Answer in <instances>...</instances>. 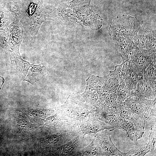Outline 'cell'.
<instances>
[{
	"label": "cell",
	"mask_w": 156,
	"mask_h": 156,
	"mask_svg": "<svg viewBox=\"0 0 156 156\" xmlns=\"http://www.w3.org/2000/svg\"><path fill=\"white\" fill-rule=\"evenodd\" d=\"M130 62L140 77L145 70L156 61V51L151 49H141L134 46L132 51Z\"/></svg>",
	"instance_id": "cell-2"
},
{
	"label": "cell",
	"mask_w": 156,
	"mask_h": 156,
	"mask_svg": "<svg viewBox=\"0 0 156 156\" xmlns=\"http://www.w3.org/2000/svg\"><path fill=\"white\" fill-rule=\"evenodd\" d=\"M91 0H73L64 5L65 8H72L87 4H90Z\"/></svg>",
	"instance_id": "cell-22"
},
{
	"label": "cell",
	"mask_w": 156,
	"mask_h": 156,
	"mask_svg": "<svg viewBox=\"0 0 156 156\" xmlns=\"http://www.w3.org/2000/svg\"><path fill=\"white\" fill-rule=\"evenodd\" d=\"M83 6L76 12L80 21L83 25L90 27L92 29H99L102 26V19L94 13L90 4Z\"/></svg>",
	"instance_id": "cell-4"
},
{
	"label": "cell",
	"mask_w": 156,
	"mask_h": 156,
	"mask_svg": "<svg viewBox=\"0 0 156 156\" xmlns=\"http://www.w3.org/2000/svg\"><path fill=\"white\" fill-rule=\"evenodd\" d=\"M122 64L123 76L129 90V96H137L136 90L138 83L139 80L143 76H139L129 60Z\"/></svg>",
	"instance_id": "cell-5"
},
{
	"label": "cell",
	"mask_w": 156,
	"mask_h": 156,
	"mask_svg": "<svg viewBox=\"0 0 156 156\" xmlns=\"http://www.w3.org/2000/svg\"><path fill=\"white\" fill-rule=\"evenodd\" d=\"M23 31L22 25L17 17L9 27L8 49V51H18L23 39Z\"/></svg>",
	"instance_id": "cell-6"
},
{
	"label": "cell",
	"mask_w": 156,
	"mask_h": 156,
	"mask_svg": "<svg viewBox=\"0 0 156 156\" xmlns=\"http://www.w3.org/2000/svg\"><path fill=\"white\" fill-rule=\"evenodd\" d=\"M59 137L58 135H54L49 138V142L51 144H55L59 140Z\"/></svg>",
	"instance_id": "cell-25"
},
{
	"label": "cell",
	"mask_w": 156,
	"mask_h": 156,
	"mask_svg": "<svg viewBox=\"0 0 156 156\" xmlns=\"http://www.w3.org/2000/svg\"><path fill=\"white\" fill-rule=\"evenodd\" d=\"M95 112L99 120L108 124L114 129H121L120 118L116 109H111L102 105Z\"/></svg>",
	"instance_id": "cell-7"
},
{
	"label": "cell",
	"mask_w": 156,
	"mask_h": 156,
	"mask_svg": "<svg viewBox=\"0 0 156 156\" xmlns=\"http://www.w3.org/2000/svg\"><path fill=\"white\" fill-rule=\"evenodd\" d=\"M121 129L124 130L128 136L132 141H136L141 138L144 133L145 124L133 121L120 118Z\"/></svg>",
	"instance_id": "cell-8"
},
{
	"label": "cell",
	"mask_w": 156,
	"mask_h": 156,
	"mask_svg": "<svg viewBox=\"0 0 156 156\" xmlns=\"http://www.w3.org/2000/svg\"><path fill=\"white\" fill-rule=\"evenodd\" d=\"M156 61L149 66L144 70V78L152 88L156 91Z\"/></svg>",
	"instance_id": "cell-17"
},
{
	"label": "cell",
	"mask_w": 156,
	"mask_h": 156,
	"mask_svg": "<svg viewBox=\"0 0 156 156\" xmlns=\"http://www.w3.org/2000/svg\"><path fill=\"white\" fill-rule=\"evenodd\" d=\"M149 139L148 143L146 144L150 152H156V126L151 127Z\"/></svg>",
	"instance_id": "cell-20"
},
{
	"label": "cell",
	"mask_w": 156,
	"mask_h": 156,
	"mask_svg": "<svg viewBox=\"0 0 156 156\" xmlns=\"http://www.w3.org/2000/svg\"><path fill=\"white\" fill-rule=\"evenodd\" d=\"M15 19V16L8 9L0 6V31L9 28Z\"/></svg>",
	"instance_id": "cell-16"
},
{
	"label": "cell",
	"mask_w": 156,
	"mask_h": 156,
	"mask_svg": "<svg viewBox=\"0 0 156 156\" xmlns=\"http://www.w3.org/2000/svg\"><path fill=\"white\" fill-rule=\"evenodd\" d=\"M9 28L0 31V46L8 51Z\"/></svg>",
	"instance_id": "cell-21"
},
{
	"label": "cell",
	"mask_w": 156,
	"mask_h": 156,
	"mask_svg": "<svg viewBox=\"0 0 156 156\" xmlns=\"http://www.w3.org/2000/svg\"><path fill=\"white\" fill-rule=\"evenodd\" d=\"M136 93L138 96L141 98L150 100L156 98V91L146 81L143 77L138 81Z\"/></svg>",
	"instance_id": "cell-13"
},
{
	"label": "cell",
	"mask_w": 156,
	"mask_h": 156,
	"mask_svg": "<svg viewBox=\"0 0 156 156\" xmlns=\"http://www.w3.org/2000/svg\"><path fill=\"white\" fill-rule=\"evenodd\" d=\"M75 142H70L65 144L63 147L62 150L65 153H68L71 152L76 146Z\"/></svg>",
	"instance_id": "cell-24"
},
{
	"label": "cell",
	"mask_w": 156,
	"mask_h": 156,
	"mask_svg": "<svg viewBox=\"0 0 156 156\" xmlns=\"http://www.w3.org/2000/svg\"><path fill=\"white\" fill-rule=\"evenodd\" d=\"M123 103L136 114L144 118V111L139 97L137 96H130Z\"/></svg>",
	"instance_id": "cell-14"
},
{
	"label": "cell",
	"mask_w": 156,
	"mask_h": 156,
	"mask_svg": "<svg viewBox=\"0 0 156 156\" xmlns=\"http://www.w3.org/2000/svg\"><path fill=\"white\" fill-rule=\"evenodd\" d=\"M117 96L116 92H112L107 96L105 104H116L117 103Z\"/></svg>",
	"instance_id": "cell-23"
},
{
	"label": "cell",
	"mask_w": 156,
	"mask_h": 156,
	"mask_svg": "<svg viewBox=\"0 0 156 156\" xmlns=\"http://www.w3.org/2000/svg\"><path fill=\"white\" fill-rule=\"evenodd\" d=\"M140 100L144 111L145 120L156 116V98L150 100L140 97Z\"/></svg>",
	"instance_id": "cell-15"
},
{
	"label": "cell",
	"mask_w": 156,
	"mask_h": 156,
	"mask_svg": "<svg viewBox=\"0 0 156 156\" xmlns=\"http://www.w3.org/2000/svg\"><path fill=\"white\" fill-rule=\"evenodd\" d=\"M110 131L105 129L96 134L95 138L101 148L103 156H133L134 150L124 153L115 146L111 139Z\"/></svg>",
	"instance_id": "cell-3"
},
{
	"label": "cell",
	"mask_w": 156,
	"mask_h": 156,
	"mask_svg": "<svg viewBox=\"0 0 156 156\" xmlns=\"http://www.w3.org/2000/svg\"><path fill=\"white\" fill-rule=\"evenodd\" d=\"M113 38L117 53L122 58V63L127 61L135 46L133 42L124 37L115 36Z\"/></svg>",
	"instance_id": "cell-9"
},
{
	"label": "cell",
	"mask_w": 156,
	"mask_h": 156,
	"mask_svg": "<svg viewBox=\"0 0 156 156\" xmlns=\"http://www.w3.org/2000/svg\"><path fill=\"white\" fill-rule=\"evenodd\" d=\"M119 82V85L116 92L118 103H123L129 96V90L125 84L124 78H121Z\"/></svg>",
	"instance_id": "cell-19"
},
{
	"label": "cell",
	"mask_w": 156,
	"mask_h": 156,
	"mask_svg": "<svg viewBox=\"0 0 156 156\" xmlns=\"http://www.w3.org/2000/svg\"><path fill=\"white\" fill-rule=\"evenodd\" d=\"M25 1L27 0H25Z\"/></svg>",
	"instance_id": "cell-26"
},
{
	"label": "cell",
	"mask_w": 156,
	"mask_h": 156,
	"mask_svg": "<svg viewBox=\"0 0 156 156\" xmlns=\"http://www.w3.org/2000/svg\"><path fill=\"white\" fill-rule=\"evenodd\" d=\"M11 62H15L16 73L20 80L24 79L28 72L29 68L33 64L23 60L20 56L19 51H8Z\"/></svg>",
	"instance_id": "cell-11"
},
{
	"label": "cell",
	"mask_w": 156,
	"mask_h": 156,
	"mask_svg": "<svg viewBox=\"0 0 156 156\" xmlns=\"http://www.w3.org/2000/svg\"><path fill=\"white\" fill-rule=\"evenodd\" d=\"M89 119L86 123L83 129L85 133H94L107 129L110 131L114 130L113 127L108 124L99 120L97 117L95 112L90 115Z\"/></svg>",
	"instance_id": "cell-10"
},
{
	"label": "cell",
	"mask_w": 156,
	"mask_h": 156,
	"mask_svg": "<svg viewBox=\"0 0 156 156\" xmlns=\"http://www.w3.org/2000/svg\"><path fill=\"white\" fill-rule=\"evenodd\" d=\"M83 152V154L86 155L103 156L101 148L95 138Z\"/></svg>",
	"instance_id": "cell-18"
},
{
	"label": "cell",
	"mask_w": 156,
	"mask_h": 156,
	"mask_svg": "<svg viewBox=\"0 0 156 156\" xmlns=\"http://www.w3.org/2000/svg\"><path fill=\"white\" fill-rule=\"evenodd\" d=\"M47 73V67L45 63L38 65H34L29 70L28 74L23 81L32 84L39 81Z\"/></svg>",
	"instance_id": "cell-12"
},
{
	"label": "cell",
	"mask_w": 156,
	"mask_h": 156,
	"mask_svg": "<svg viewBox=\"0 0 156 156\" xmlns=\"http://www.w3.org/2000/svg\"><path fill=\"white\" fill-rule=\"evenodd\" d=\"M25 1V4L19 7L16 16L23 27L24 42L32 47L42 23L47 19L46 14L40 0Z\"/></svg>",
	"instance_id": "cell-1"
}]
</instances>
